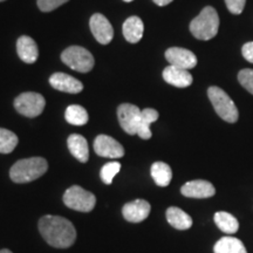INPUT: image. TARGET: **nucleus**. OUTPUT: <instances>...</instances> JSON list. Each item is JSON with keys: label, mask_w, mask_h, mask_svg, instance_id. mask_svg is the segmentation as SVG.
<instances>
[{"label": "nucleus", "mask_w": 253, "mask_h": 253, "mask_svg": "<svg viewBox=\"0 0 253 253\" xmlns=\"http://www.w3.org/2000/svg\"><path fill=\"white\" fill-rule=\"evenodd\" d=\"M168 223L177 230H188L192 226V218L179 208L171 207L167 210Z\"/></svg>", "instance_id": "nucleus-19"}, {"label": "nucleus", "mask_w": 253, "mask_h": 253, "mask_svg": "<svg viewBox=\"0 0 253 253\" xmlns=\"http://www.w3.org/2000/svg\"><path fill=\"white\" fill-rule=\"evenodd\" d=\"M94 150L101 157L120 158L125 156V148L122 144L108 135H99L95 138Z\"/></svg>", "instance_id": "nucleus-9"}, {"label": "nucleus", "mask_w": 253, "mask_h": 253, "mask_svg": "<svg viewBox=\"0 0 253 253\" xmlns=\"http://www.w3.org/2000/svg\"><path fill=\"white\" fill-rule=\"evenodd\" d=\"M214 223L219 227V230L229 233V235H233L239 229V223L237 218L229 212H224V211H219L214 214Z\"/></svg>", "instance_id": "nucleus-23"}, {"label": "nucleus", "mask_w": 253, "mask_h": 253, "mask_svg": "<svg viewBox=\"0 0 253 253\" xmlns=\"http://www.w3.org/2000/svg\"><path fill=\"white\" fill-rule=\"evenodd\" d=\"M17 52L19 58L26 63H34L39 56L37 42L28 36L19 38L17 41Z\"/></svg>", "instance_id": "nucleus-16"}, {"label": "nucleus", "mask_w": 253, "mask_h": 253, "mask_svg": "<svg viewBox=\"0 0 253 253\" xmlns=\"http://www.w3.org/2000/svg\"><path fill=\"white\" fill-rule=\"evenodd\" d=\"M61 60L73 71L88 73L94 67V58L89 50L80 46H71L66 48L61 54Z\"/></svg>", "instance_id": "nucleus-6"}, {"label": "nucleus", "mask_w": 253, "mask_h": 253, "mask_svg": "<svg viewBox=\"0 0 253 253\" xmlns=\"http://www.w3.org/2000/svg\"><path fill=\"white\" fill-rule=\"evenodd\" d=\"M18 136L13 131L0 128V154H9L18 145Z\"/></svg>", "instance_id": "nucleus-25"}, {"label": "nucleus", "mask_w": 253, "mask_h": 253, "mask_svg": "<svg viewBox=\"0 0 253 253\" xmlns=\"http://www.w3.org/2000/svg\"><path fill=\"white\" fill-rule=\"evenodd\" d=\"M158 119V112L153 108H145L142 110L140 123H138L137 135L140 136L143 140H149L151 137V130L150 125L151 123L156 122Z\"/></svg>", "instance_id": "nucleus-21"}, {"label": "nucleus", "mask_w": 253, "mask_h": 253, "mask_svg": "<svg viewBox=\"0 0 253 253\" xmlns=\"http://www.w3.org/2000/svg\"><path fill=\"white\" fill-rule=\"evenodd\" d=\"M90 31L95 39L101 45H108L114 37V28L103 14L95 13L89 21Z\"/></svg>", "instance_id": "nucleus-10"}, {"label": "nucleus", "mask_w": 253, "mask_h": 253, "mask_svg": "<svg viewBox=\"0 0 253 253\" xmlns=\"http://www.w3.org/2000/svg\"><path fill=\"white\" fill-rule=\"evenodd\" d=\"M63 203L72 210L90 212L96 204V197L81 186L73 185L63 194Z\"/></svg>", "instance_id": "nucleus-5"}, {"label": "nucleus", "mask_w": 253, "mask_h": 253, "mask_svg": "<svg viewBox=\"0 0 253 253\" xmlns=\"http://www.w3.org/2000/svg\"><path fill=\"white\" fill-rule=\"evenodd\" d=\"M172 1H173V0H154L155 4L158 5V6H167Z\"/></svg>", "instance_id": "nucleus-31"}, {"label": "nucleus", "mask_w": 253, "mask_h": 253, "mask_svg": "<svg viewBox=\"0 0 253 253\" xmlns=\"http://www.w3.org/2000/svg\"><path fill=\"white\" fill-rule=\"evenodd\" d=\"M242 53H243V56H244L249 62L253 63V41L245 43V45L243 46Z\"/></svg>", "instance_id": "nucleus-30"}, {"label": "nucleus", "mask_w": 253, "mask_h": 253, "mask_svg": "<svg viewBox=\"0 0 253 253\" xmlns=\"http://www.w3.org/2000/svg\"><path fill=\"white\" fill-rule=\"evenodd\" d=\"M121 170V163L120 162H109L104 164L101 169L100 176L104 184H112L114 177H115Z\"/></svg>", "instance_id": "nucleus-26"}, {"label": "nucleus", "mask_w": 253, "mask_h": 253, "mask_svg": "<svg viewBox=\"0 0 253 253\" xmlns=\"http://www.w3.org/2000/svg\"><path fill=\"white\" fill-rule=\"evenodd\" d=\"M214 253H248L242 240L235 237H223L214 244Z\"/></svg>", "instance_id": "nucleus-20"}, {"label": "nucleus", "mask_w": 253, "mask_h": 253, "mask_svg": "<svg viewBox=\"0 0 253 253\" xmlns=\"http://www.w3.org/2000/svg\"><path fill=\"white\" fill-rule=\"evenodd\" d=\"M68 0H38V6L42 12H50L54 11L59 6H61L67 2Z\"/></svg>", "instance_id": "nucleus-28"}, {"label": "nucleus", "mask_w": 253, "mask_h": 253, "mask_svg": "<svg viewBox=\"0 0 253 253\" xmlns=\"http://www.w3.org/2000/svg\"><path fill=\"white\" fill-rule=\"evenodd\" d=\"M39 231L43 239L56 249H67L74 244L77 231L66 218L46 214L39 220Z\"/></svg>", "instance_id": "nucleus-1"}, {"label": "nucleus", "mask_w": 253, "mask_h": 253, "mask_svg": "<svg viewBox=\"0 0 253 253\" xmlns=\"http://www.w3.org/2000/svg\"><path fill=\"white\" fill-rule=\"evenodd\" d=\"M48 169V163L42 157H30L18 161L9 170V177L14 183L24 184L40 178Z\"/></svg>", "instance_id": "nucleus-2"}, {"label": "nucleus", "mask_w": 253, "mask_h": 253, "mask_svg": "<svg viewBox=\"0 0 253 253\" xmlns=\"http://www.w3.org/2000/svg\"><path fill=\"white\" fill-rule=\"evenodd\" d=\"M142 110L137 106L130 103H122L118 108V118L122 129L126 134H137Z\"/></svg>", "instance_id": "nucleus-8"}, {"label": "nucleus", "mask_w": 253, "mask_h": 253, "mask_svg": "<svg viewBox=\"0 0 253 253\" xmlns=\"http://www.w3.org/2000/svg\"><path fill=\"white\" fill-rule=\"evenodd\" d=\"M238 81L249 93L253 95V69H243L238 74Z\"/></svg>", "instance_id": "nucleus-27"}, {"label": "nucleus", "mask_w": 253, "mask_h": 253, "mask_svg": "<svg viewBox=\"0 0 253 253\" xmlns=\"http://www.w3.org/2000/svg\"><path fill=\"white\" fill-rule=\"evenodd\" d=\"M208 96L220 119L229 123H235L238 121V109H237L232 99L225 91L220 89L219 87L212 86L208 89Z\"/></svg>", "instance_id": "nucleus-4"}, {"label": "nucleus", "mask_w": 253, "mask_h": 253, "mask_svg": "<svg viewBox=\"0 0 253 253\" xmlns=\"http://www.w3.org/2000/svg\"><path fill=\"white\" fill-rule=\"evenodd\" d=\"M183 196L190 198H210L216 194V189L210 182L204 179H196L185 183L181 188Z\"/></svg>", "instance_id": "nucleus-13"}, {"label": "nucleus", "mask_w": 253, "mask_h": 253, "mask_svg": "<svg viewBox=\"0 0 253 253\" xmlns=\"http://www.w3.org/2000/svg\"><path fill=\"white\" fill-rule=\"evenodd\" d=\"M123 36L131 43H137L142 39L144 32L143 21L138 17H130L125 21L122 26Z\"/></svg>", "instance_id": "nucleus-18"}, {"label": "nucleus", "mask_w": 253, "mask_h": 253, "mask_svg": "<svg viewBox=\"0 0 253 253\" xmlns=\"http://www.w3.org/2000/svg\"><path fill=\"white\" fill-rule=\"evenodd\" d=\"M151 210L150 204L144 199H136L130 203H126L122 208V214L126 220L130 223H141L147 219Z\"/></svg>", "instance_id": "nucleus-12"}, {"label": "nucleus", "mask_w": 253, "mask_h": 253, "mask_svg": "<svg viewBox=\"0 0 253 253\" xmlns=\"http://www.w3.org/2000/svg\"><path fill=\"white\" fill-rule=\"evenodd\" d=\"M246 0H225L226 7L233 14H240L245 7Z\"/></svg>", "instance_id": "nucleus-29"}, {"label": "nucleus", "mask_w": 253, "mask_h": 253, "mask_svg": "<svg viewBox=\"0 0 253 253\" xmlns=\"http://www.w3.org/2000/svg\"><path fill=\"white\" fill-rule=\"evenodd\" d=\"M46 101L39 93L27 91L20 94L14 100V107L17 112L26 118H37L43 112Z\"/></svg>", "instance_id": "nucleus-7"}, {"label": "nucleus", "mask_w": 253, "mask_h": 253, "mask_svg": "<svg viewBox=\"0 0 253 253\" xmlns=\"http://www.w3.org/2000/svg\"><path fill=\"white\" fill-rule=\"evenodd\" d=\"M68 149L71 154L80 161L81 163H86L89 158V149H88L87 140L84 136L79 134H73L68 137L67 140Z\"/></svg>", "instance_id": "nucleus-17"}, {"label": "nucleus", "mask_w": 253, "mask_h": 253, "mask_svg": "<svg viewBox=\"0 0 253 253\" xmlns=\"http://www.w3.org/2000/svg\"><path fill=\"white\" fill-rule=\"evenodd\" d=\"M163 79L171 86L178 88L189 87L192 84V75L190 74L188 69H183L176 66H168L163 71Z\"/></svg>", "instance_id": "nucleus-15"}, {"label": "nucleus", "mask_w": 253, "mask_h": 253, "mask_svg": "<svg viewBox=\"0 0 253 253\" xmlns=\"http://www.w3.org/2000/svg\"><path fill=\"white\" fill-rule=\"evenodd\" d=\"M123 1H126V2H130V1H132V0H123Z\"/></svg>", "instance_id": "nucleus-33"}, {"label": "nucleus", "mask_w": 253, "mask_h": 253, "mask_svg": "<svg viewBox=\"0 0 253 253\" xmlns=\"http://www.w3.org/2000/svg\"><path fill=\"white\" fill-rule=\"evenodd\" d=\"M166 58L170 65L183 69H191L197 65V58L191 50L181 48V47H171L166 52Z\"/></svg>", "instance_id": "nucleus-11"}, {"label": "nucleus", "mask_w": 253, "mask_h": 253, "mask_svg": "<svg viewBox=\"0 0 253 253\" xmlns=\"http://www.w3.org/2000/svg\"><path fill=\"white\" fill-rule=\"evenodd\" d=\"M0 1H5V0H0Z\"/></svg>", "instance_id": "nucleus-34"}, {"label": "nucleus", "mask_w": 253, "mask_h": 253, "mask_svg": "<svg viewBox=\"0 0 253 253\" xmlns=\"http://www.w3.org/2000/svg\"><path fill=\"white\" fill-rule=\"evenodd\" d=\"M49 84L56 90L65 91L69 94H78L84 89V84L81 81L77 80L66 73H55L49 78Z\"/></svg>", "instance_id": "nucleus-14"}, {"label": "nucleus", "mask_w": 253, "mask_h": 253, "mask_svg": "<svg viewBox=\"0 0 253 253\" xmlns=\"http://www.w3.org/2000/svg\"><path fill=\"white\" fill-rule=\"evenodd\" d=\"M151 177L158 186H168L172 178V171L169 164L164 162H155L150 169Z\"/></svg>", "instance_id": "nucleus-22"}, {"label": "nucleus", "mask_w": 253, "mask_h": 253, "mask_svg": "<svg viewBox=\"0 0 253 253\" xmlns=\"http://www.w3.org/2000/svg\"><path fill=\"white\" fill-rule=\"evenodd\" d=\"M219 28V17L211 6L202 9V12L190 24V32L196 39L210 40L217 36Z\"/></svg>", "instance_id": "nucleus-3"}, {"label": "nucleus", "mask_w": 253, "mask_h": 253, "mask_svg": "<svg viewBox=\"0 0 253 253\" xmlns=\"http://www.w3.org/2000/svg\"><path fill=\"white\" fill-rule=\"evenodd\" d=\"M0 253H12V252L7 249H4V250H1V251H0Z\"/></svg>", "instance_id": "nucleus-32"}, {"label": "nucleus", "mask_w": 253, "mask_h": 253, "mask_svg": "<svg viewBox=\"0 0 253 253\" xmlns=\"http://www.w3.org/2000/svg\"><path fill=\"white\" fill-rule=\"evenodd\" d=\"M65 119L73 126H84L88 122L89 116L84 107L79 106V104H72L66 109Z\"/></svg>", "instance_id": "nucleus-24"}]
</instances>
